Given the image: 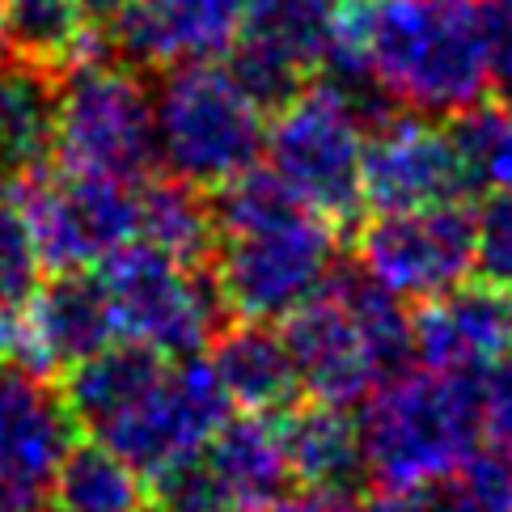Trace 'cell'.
<instances>
[{
  "instance_id": "30",
  "label": "cell",
  "mask_w": 512,
  "mask_h": 512,
  "mask_svg": "<svg viewBox=\"0 0 512 512\" xmlns=\"http://www.w3.org/2000/svg\"><path fill=\"white\" fill-rule=\"evenodd\" d=\"M462 483L479 496L491 512H512V453L508 449H483L462 466Z\"/></svg>"
},
{
  "instance_id": "37",
  "label": "cell",
  "mask_w": 512,
  "mask_h": 512,
  "mask_svg": "<svg viewBox=\"0 0 512 512\" xmlns=\"http://www.w3.org/2000/svg\"><path fill=\"white\" fill-rule=\"evenodd\" d=\"M157 512H182V508H166V504H161V508H157Z\"/></svg>"
},
{
  "instance_id": "18",
  "label": "cell",
  "mask_w": 512,
  "mask_h": 512,
  "mask_svg": "<svg viewBox=\"0 0 512 512\" xmlns=\"http://www.w3.org/2000/svg\"><path fill=\"white\" fill-rule=\"evenodd\" d=\"M212 373L221 381L225 398L246 415H276L288 411L301 394V377L292 364L284 335L271 322H242L216 335L212 343Z\"/></svg>"
},
{
  "instance_id": "33",
  "label": "cell",
  "mask_w": 512,
  "mask_h": 512,
  "mask_svg": "<svg viewBox=\"0 0 512 512\" xmlns=\"http://www.w3.org/2000/svg\"><path fill=\"white\" fill-rule=\"evenodd\" d=\"M132 5V0H81V13H85V22L94 26V30H111L115 26V17Z\"/></svg>"
},
{
  "instance_id": "20",
  "label": "cell",
  "mask_w": 512,
  "mask_h": 512,
  "mask_svg": "<svg viewBox=\"0 0 512 512\" xmlns=\"http://www.w3.org/2000/svg\"><path fill=\"white\" fill-rule=\"evenodd\" d=\"M276 428L288 474L297 483L318 491H352L364 479L360 428L352 407L314 398L305 407H288Z\"/></svg>"
},
{
  "instance_id": "25",
  "label": "cell",
  "mask_w": 512,
  "mask_h": 512,
  "mask_svg": "<svg viewBox=\"0 0 512 512\" xmlns=\"http://www.w3.org/2000/svg\"><path fill=\"white\" fill-rule=\"evenodd\" d=\"M453 136L462 144L474 182L512 191V102H479L474 111L457 115Z\"/></svg>"
},
{
  "instance_id": "22",
  "label": "cell",
  "mask_w": 512,
  "mask_h": 512,
  "mask_svg": "<svg viewBox=\"0 0 512 512\" xmlns=\"http://www.w3.org/2000/svg\"><path fill=\"white\" fill-rule=\"evenodd\" d=\"M161 364H166V356H157L153 347H144L136 339H123V343L111 339L102 352L72 364L64 381V398L77 428L94 436L102 424H111L127 402L157 377Z\"/></svg>"
},
{
  "instance_id": "32",
  "label": "cell",
  "mask_w": 512,
  "mask_h": 512,
  "mask_svg": "<svg viewBox=\"0 0 512 512\" xmlns=\"http://www.w3.org/2000/svg\"><path fill=\"white\" fill-rule=\"evenodd\" d=\"M356 512H419V491L377 487L369 500H356Z\"/></svg>"
},
{
  "instance_id": "17",
  "label": "cell",
  "mask_w": 512,
  "mask_h": 512,
  "mask_svg": "<svg viewBox=\"0 0 512 512\" xmlns=\"http://www.w3.org/2000/svg\"><path fill=\"white\" fill-rule=\"evenodd\" d=\"M512 347V292L496 284H453L419 301L411 318V352L424 369L479 377Z\"/></svg>"
},
{
  "instance_id": "11",
  "label": "cell",
  "mask_w": 512,
  "mask_h": 512,
  "mask_svg": "<svg viewBox=\"0 0 512 512\" xmlns=\"http://www.w3.org/2000/svg\"><path fill=\"white\" fill-rule=\"evenodd\" d=\"M474 187L466 153L453 127L432 115L398 111L377 115L364 136L360 157V208L369 212H411L436 204H462Z\"/></svg>"
},
{
  "instance_id": "26",
  "label": "cell",
  "mask_w": 512,
  "mask_h": 512,
  "mask_svg": "<svg viewBox=\"0 0 512 512\" xmlns=\"http://www.w3.org/2000/svg\"><path fill=\"white\" fill-rule=\"evenodd\" d=\"M39 280H43V254L34 246L17 199L0 191V318L17 314L34 297Z\"/></svg>"
},
{
  "instance_id": "35",
  "label": "cell",
  "mask_w": 512,
  "mask_h": 512,
  "mask_svg": "<svg viewBox=\"0 0 512 512\" xmlns=\"http://www.w3.org/2000/svg\"><path fill=\"white\" fill-rule=\"evenodd\" d=\"M0 512H34L30 500H13V496H0Z\"/></svg>"
},
{
  "instance_id": "31",
  "label": "cell",
  "mask_w": 512,
  "mask_h": 512,
  "mask_svg": "<svg viewBox=\"0 0 512 512\" xmlns=\"http://www.w3.org/2000/svg\"><path fill=\"white\" fill-rule=\"evenodd\" d=\"M419 512H491V508L453 474V479L419 491Z\"/></svg>"
},
{
  "instance_id": "27",
  "label": "cell",
  "mask_w": 512,
  "mask_h": 512,
  "mask_svg": "<svg viewBox=\"0 0 512 512\" xmlns=\"http://www.w3.org/2000/svg\"><path fill=\"white\" fill-rule=\"evenodd\" d=\"M474 221V271L512 292V191L491 187V195L470 212Z\"/></svg>"
},
{
  "instance_id": "15",
  "label": "cell",
  "mask_w": 512,
  "mask_h": 512,
  "mask_svg": "<svg viewBox=\"0 0 512 512\" xmlns=\"http://www.w3.org/2000/svg\"><path fill=\"white\" fill-rule=\"evenodd\" d=\"M72 445L77 419L64 390L43 369L0 360V496L39 504Z\"/></svg>"
},
{
  "instance_id": "4",
  "label": "cell",
  "mask_w": 512,
  "mask_h": 512,
  "mask_svg": "<svg viewBox=\"0 0 512 512\" xmlns=\"http://www.w3.org/2000/svg\"><path fill=\"white\" fill-rule=\"evenodd\" d=\"M364 479L394 491H428L462 474L479 453L483 415L474 377L398 369L356 415Z\"/></svg>"
},
{
  "instance_id": "5",
  "label": "cell",
  "mask_w": 512,
  "mask_h": 512,
  "mask_svg": "<svg viewBox=\"0 0 512 512\" xmlns=\"http://www.w3.org/2000/svg\"><path fill=\"white\" fill-rule=\"evenodd\" d=\"M153 136L166 174L216 191L259 166L267 111L225 64H178L153 89Z\"/></svg>"
},
{
  "instance_id": "29",
  "label": "cell",
  "mask_w": 512,
  "mask_h": 512,
  "mask_svg": "<svg viewBox=\"0 0 512 512\" xmlns=\"http://www.w3.org/2000/svg\"><path fill=\"white\" fill-rule=\"evenodd\" d=\"M479 415H483V436L496 449L512 453V347L491 364L483 386H479Z\"/></svg>"
},
{
  "instance_id": "7",
  "label": "cell",
  "mask_w": 512,
  "mask_h": 512,
  "mask_svg": "<svg viewBox=\"0 0 512 512\" xmlns=\"http://www.w3.org/2000/svg\"><path fill=\"white\" fill-rule=\"evenodd\" d=\"M51 161L68 174L140 187L157 166L153 89L144 72L115 56L68 68L56 89Z\"/></svg>"
},
{
  "instance_id": "16",
  "label": "cell",
  "mask_w": 512,
  "mask_h": 512,
  "mask_svg": "<svg viewBox=\"0 0 512 512\" xmlns=\"http://www.w3.org/2000/svg\"><path fill=\"white\" fill-rule=\"evenodd\" d=\"M246 0H132L106 30L111 56L140 72L225 60L242 39Z\"/></svg>"
},
{
  "instance_id": "3",
  "label": "cell",
  "mask_w": 512,
  "mask_h": 512,
  "mask_svg": "<svg viewBox=\"0 0 512 512\" xmlns=\"http://www.w3.org/2000/svg\"><path fill=\"white\" fill-rule=\"evenodd\" d=\"M280 335L301 390L339 407L364 402L411 360V314L360 267H335V276L284 318Z\"/></svg>"
},
{
  "instance_id": "21",
  "label": "cell",
  "mask_w": 512,
  "mask_h": 512,
  "mask_svg": "<svg viewBox=\"0 0 512 512\" xmlns=\"http://www.w3.org/2000/svg\"><path fill=\"white\" fill-rule=\"evenodd\" d=\"M0 13H5V43L22 64L64 77L85 60L111 56L106 34L85 22L81 0H0Z\"/></svg>"
},
{
  "instance_id": "36",
  "label": "cell",
  "mask_w": 512,
  "mask_h": 512,
  "mask_svg": "<svg viewBox=\"0 0 512 512\" xmlns=\"http://www.w3.org/2000/svg\"><path fill=\"white\" fill-rule=\"evenodd\" d=\"M5 56H9V43H5V13H0V68H5V64H9Z\"/></svg>"
},
{
  "instance_id": "28",
  "label": "cell",
  "mask_w": 512,
  "mask_h": 512,
  "mask_svg": "<svg viewBox=\"0 0 512 512\" xmlns=\"http://www.w3.org/2000/svg\"><path fill=\"white\" fill-rule=\"evenodd\" d=\"M487 77L500 102H512V0H479Z\"/></svg>"
},
{
  "instance_id": "14",
  "label": "cell",
  "mask_w": 512,
  "mask_h": 512,
  "mask_svg": "<svg viewBox=\"0 0 512 512\" xmlns=\"http://www.w3.org/2000/svg\"><path fill=\"white\" fill-rule=\"evenodd\" d=\"M119 335L115 309L106 297L98 267H64L51 280H39L34 297L17 314L0 318L5 360L30 369H72L102 352Z\"/></svg>"
},
{
  "instance_id": "6",
  "label": "cell",
  "mask_w": 512,
  "mask_h": 512,
  "mask_svg": "<svg viewBox=\"0 0 512 512\" xmlns=\"http://www.w3.org/2000/svg\"><path fill=\"white\" fill-rule=\"evenodd\" d=\"M369 94L339 81H305L267 119V170L335 229L360 212V157L369 123Z\"/></svg>"
},
{
  "instance_id": "2",
  "label": "cell",
  "mask_w": 512,
  "mask_h": 512,
  "mask_svg": "<svg viewBox=\"0 0 512 512\" xmlns=\"http://www.w3.org/2000/svg\"><path fill=\"white\" fill-rule=\"evenodd\" d=\"M369 85L432 119L487 102L479 0H369Z\"/></svg>"
},
{
  "instance_id": "24",
  "label": "cell",
  "mask_w": 512,
  "mask_h": 512,
  "mask_svg": "<svg viewBox=\"0 0 512 512\" xmlns=\"http://www.w3.org/2000/svg\"><path fill=\"white\" fill-rule=\"evenodd\" d=\"M56 500L64 512H140L144 479L102 441L72 445L56 470Z\"/></svg>"
},
{
  "instance_id": "23",
  "label": "cell",
  "mask_w": 512,
  "mask_h": 512,
  "mask_svg": "<svg viewBox=\"0 0 512 512\" xmlns=\"http://www.w3.org/2000/svg\"><path fill=\"white\" fill-rule=\"evenodd\" d=\"M136 242L170 254L178 263L204 267L216 246L212 204L204 199V191L174 174H149L136 187Z\"/></svg>"
},
{
  "instance_id": "8",
  "label": "cell",
  "mask_w": 512,
  "mask_h": 512,
  "mask_svg": "<svg viewBox=\"0 0 512 512\" xmlns=\"http://www.w3.org/2000/svg\"><path fill=\"white\" fill-rule=\"evenodd\" d=\"M98 276L111 297L119 335L153 347L157 356H199L221 331L225 301L204 267L178 263L132 237L98 263Z\"/></svg>"
},
{
  "instance_id": "34",
  "label": "cell",
  "mask_w": 512,
  "mask_h": 512,
  "mask_svg": "<svg viewBox=\"0 0 512 512\" xmlns=\"http://www.w3.org/2000/svg\"><path fill=\"white\" fill-rule=\"evenodd\" d=\"M250 5H276V9H297V13H314V17H331L339 0H250Z\"/></svg>"
},
{
  "instance_id": "12",
  "label": "cell",
  "mask_w": 512,
  "mask_h": 512,
  "mask_svg": "<svg viewBox=\"0 0 512 512\" xmlns=\"http://www.w3.org/2000/svg\"><path fill=\"white\" fill-rule=\"evenodd\" d=\"M22 208L43 267H98L136 237V187L111 178H89L68 170H43L17 191H9Z\"/></svg>"
},
{
  "instance_id": "1",
  "label": "cell",
  "mask_w": 512,
  "mask_h": 512,
  "mask_svg": "<svg viewBox=\"0 0 512 512\" xmlns=\"http://www.w3.org/2000/svg\"><path fill=\"white\" fill-rule=\"evenodd\" d=\"M212 284L225 314L280 322L335 276L339 229L309 212L284 182L250 166L212 199Z\"/></svg>"
},
{
  "instance_id": "19",
  "label": "cell",
  "mask_w": 512,
  "mask_h": 512,
  "mask_svg": "<svg viewBox=\"0 0 512 512\" xmlns=\"http://www.w3.org/2000/svg\"><path fill=\"white\" fill-rule=\"evenodd\" d=\"M56 89L60 77L47 68L22 60L0 68V191H17L34 174L51 170Z\"/></svg>"
},
{
  "instance_id": "10",
  "label": "cell",
  "mask_w": 512,
  "mask_h": 512,
  "mask_svg": "<svg viewBox=\"0 0 512 512\" xmlns=\"http://www.w3.org/2000/svg\"><path fill=\"white\" fill-rule=\"evenodd\" d=\"M288 462L271 415H229L208 445L153 479L157 500L182 512H271L288 496Z\"/></svg>"
},
{
  "instance_id": "13",
  "label": "cell",
  "mask_w": 512,
  "mask_h": 512,
  "mask_svg": "<svg viewBox=\"0 0 512 512\" xmlns=\"http://www.w3.org/2000/svg\"><path fill=\"white\" fill-rule=\"evenodd\" d=\"M356 267L398 301H428L470 280L474 221L462 204L373 212L356 237Z\"/></svg>"
},
{
  "instance_id": "9",
  "label": "cell",
  "mask_w": 512,
  "mask_h": 512,
  "mask_svg": "<svg viewBox=\"0 0 512 512\" xmlns=\"http://www.w3.org/2000/svg\"><path fill=\"white\" fill-rule=\"evenodd\" d=\"M233 415L212 364L187 356L166 360L157 377L127 407L94 432L111 453H119L144 483L161 479L208 445V436Z\"/></svg>"
}]
</instances>
